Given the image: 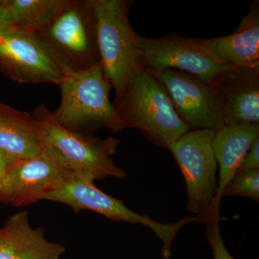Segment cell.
I'll return each mask as SVG.
<instances>
[{
  "label": "cell",
  "instance_id": "6da1fadb",
  "mask_svg": "<svg viewBox=\"0 0 259 259\" xmlns=\"http://www.w3.org/2000/svg\"><path fill=\"white\" fill-rule=\"evenodd\" d=\"M112 105L126 128L139 130L160 147L169 149L191 131L177 115L161 83L142 66L135 70Z\"/></svg>",
  "mask_w": 259,
  "mask_h": 259
},
{
  "label": "cell",
  "instance_id": "7a4b0ae2",
  "mask_svg": "<svg viewBox=\"0 0 259 259\" xmlns=\"http://www.w3.org/2000/svg\"><path fill=\"white\" fill-rule=\"evenodd\" d=\"M34 33L63 74L101 65L93 0H63Z\"/></svg>",
  "mask_w": 259,
  "mask_h": 259
},
{
  "label": "cell",
  "instance_id": "3957f363",
  "mask_svg": "<svg viewBox=\"0 0 259 259\" xmlns=\"http://www.w3.org/2000/svg\"><path fill=\"white\" fill-rule=\"evenodd\" d=\"M32 115L38 125L44 149L75 177L93 182L106 177H125V171L112 158L118 140L101 139L64 128L44 105L37 107Z\"/></svg>",
  "mask_w": 259,
  "mask_h": 259
},
{
  "label": "cell",
  "instance_id": "277c9868",
  "mask_svg": "<svg viewBox=\"0 0 259 259\" xmlns=\"http://www.w3.org/2000/svg\"><path fill=\"white\" fill-rule=\"evenodd\" d=\"M59 87L60 104L51 114L64 128L79 133L98 129L118 132L126 129L110 101L112 88L101 65L63 74Z\"/></svg>",
  "mask_w": 259,
  "mask_h": 259
},
{
  "label": "cell",
  "instance_id": "5b68a950",
  "mask_svg": "<svg viewBox=\"0 0 259 259\" xmlns=\"http://www.w3.org/2000/svg\"><path fill=\"white\" fill-rule=\"evenodd\" d=\"M97 20V40L102 71L118 96L141 66V35L131 26L126 0H93Z\"/></svg>",
  "mask_w": 259,
  "mask_h": 259
},
{
  "label": "cell",
  "instance_id": "8992f818",
  "mask_svg": "<svg viewBox=\"0 0 259 259\" xmlns=\"http://www.w3.org/2000/svg\"><path fill=\"white\" fill-rule=\"evenodd\" d=\"M214 131L192 130L169 148L185 178L188 209L205 226L220 223L215 209L218 163L213 150Z\"/></svg>",
  "mask_w": 259,
  "mask_h": 259
},
{
  "label": "cell",
  "instance_id": "52a82bcc",
  "mask_svg": "<svg viewBox=\"0 0 259 259\" xmlns=\"http://www.w3.org/2000/svg\"><path fill=\"white\" fill-rule=\"evenodd\" d=\"M42 200L64 204L75 212L93 211L111 221L148 227L163 243L161 255L163 259L171 258V243L181 228L190 223L198 222L195 217H185L174 223L157 222L147 215L131 210L122 200L99 190L94 182L77 177L47 194Z\"/></svg>",
  "mask_w": 259,
  "mask_h": 259
},
{
  "label": "cell",
  "instance_id": "ba28073f",
  "mask_svg": "<svg viewBox=\"0 0 259 259\" xmlns=\"http://www.w3.org/2000/svg\"><path fill=\"white\" fill-rule=\"evenodd\" d=\"M0 72L20 83L59 86L63 77L33 32L12 27L0 31Z\"/></svg>",
  "mask_w": 259,
  "mask_h": 259
},
{
  "label": "cell",
  "instance_id": "9c48e42d",
  "mask_svg": "<svg viewBox=\"0 0 259 259\" xmlns=\"http://www.w3.org/2000/svg\"><path fill=\"white\" fill-rule=\"evenodd\" d=\"M166 90L177 115L192 130L216 131L223 127L212 85L177 70H149Z\"/></svg>",
  "mask_w": 259,
  "mask_h": 259
},
{
  "label": "cell",
  "instance_id": "30bf717a",
  "mask_svg": "<svg viewBox=\"0 0 259 259\" xmlns=\"http://www.w3.org/2000/svg\"><path fill=\"white\" fill-rule=\"evenodd\" d=\"M46 150L32 158L18 161L0 180V199L16 207L42 200L75 178Z\"/></svg>",
  "mask_w": 259,
  "mask_h": 259
},
{
  "label": "cell",
  "instance_id": "8fae6325",
  "mask_svg": "<svg viewBox=\"0 0 259 259\" xmlns=\"http://www.w3.org/2000/svg\"><path fill=\"white\" fill-rule=\"evenodd\" d=\"M140 45V65L149 70H177L209 81L227 66L197 47L192 37L177 34L158 38L141 36Z\"/></svg>",
  "mask_w": 259,
  "mask_h": 259
},
{
  "label": "cell",
  "instance_id": "7c38bea8",
  "mask_svg": "<svg viewBox=\"0 0 259 259\" xmlns=\"http://www.w3.org/2000/svg\"><path fill=\"white\" fill-rule=\"evenodd\" d=\"M223 125L259 123V71L227 66L211 81Z\"/></svg>",
  "mask_w": 259,
  "mask_h": 259
},
{
  "label": "cell",
  "instance_id": "4fadbf2b",
  "mask_svg": "<svg viewBox=\"0 0 259 259\" xmlns=\"http://www.w3.org/2000/svg\"><path fill=\"white\" fill-rule=\"evenodd\" d=\"M192 40L220 64L259 71V3L250 5L236 30L226 36Z\"/></svg>",
  "mask_w": 259,
  "mask_h": 259
},
{
  "label": "cell",
  "instance_id": "5bb4252c",
  "mask_svg": "<svg viewBox=\"0 0 259 259\" xmlns=\"http://www.w3.org/2000/svg\"><path fill=\"white\" fill-rule=\"evenodd\" d=\"M65 251L42 228H32L26 211L10 216L0 229V259H60Z\"/></svg>",
  "mask_w": 259,
  "mask_h": 259
},
{
  "label": "cell",
  "instance_id": "9a60e30c",
  "mask_svg": "<svg viewBox=\"0 0 259 259\" xmlns=\"http://www.w3.org/2000/svg\"><path fill=\"white\" fill-rule=\"evenodd\" d=\"M259 139V123H236L224 125L214 133L213 150L220 167L215 209L221 208L223 192L236 175L252 145Z\"/></svg>",
  "mask_w": 259,
  "mask_h": 259
},
{
  "label": "cell",
  "instance_id": "2e32d148",
  "mask_svg": "<svg viewBox=\"0 0 259 259\" xmlns=\"http://www.w3.org/2000/svg\"><path fill=\"white\" fill-rule=\"evenodd\" d=\"M0 148L16 161L41 153L44 145L34 116L0 103Z\"/></svg>",
  "mask_w": 259,
  "mask_h": 259
},
{
  "label": "cell",
  "instance_id": "e0dca14e",
  "mask_svg": "<svg viewBox=\"0 0 259 259\" xmlns=\"http://www.w3.org/2000/svg\"><path fill=\"white\" fill-rule=\"evenodd\" d=\"M62 3L63 0H5L7 28L37 31Z\"/></svg>",
  "mask_w": 259,
  "mask_h": 259
},
{
  "label": "cell",
  "instance_id": "ac0fdd59",
  "mask_svg": "<svg viewBox=\"0 0 259 259\" xmlns=\"http://www.w3.org/2000/svg\"><path fill=\"white\" fill-rule=\"evenodd\" d=\"M223 196H242L259 201V169L237 171Z\"/></svg>",
  "mask_w": 259,
  "mask_h": 259
},
{
  "label": "cell",
  "instance_id": "d6986e66",
  "mask_svg": "<svg viewBox=\"0 0 259 259\" xmlns=\"http://www.w3.org/2000/svg\"><path fill=\"white\" fill-rule=\"evenodd\" d=\"M207 226V237L212 248L214 259H236L226 249L220 231L219 223H209Z\"/></svg>",
  "mask_w": 259,
  "mask_h": 259
},
{
  "label": "cell",
  "instance_id": "ffe728a7",
  "mask_svg": "<svg viewBox=\"0 0 259 259\" xmlns=\"http://www.w3.org/2000/svg\"><path fill=\"white\" fill-rule=\"evenodd\" d=\"M254 169H259V139L252 145L237 171Z\"/></svg>",
  "mask_w": 259,
  "mask_h": 259
},
{
  "label": "cell",
  "instance_id": "44dd1931",
  "mask_svg": "<svg viewBox=\"0 0 259 259\" xmlns=\"http://www.w3.org/2000/svg\"><path fill=\"white\" fill-rule=\"evenodd\" d=\"M18 161L0 148V180Z\"/></svg>",
  "mask_w": 259,
  "mask_h": 259
},
{
  "label": "cell",
  "instance_id": "7402d4cb",
  "mask_svg": "<svg viewBox=\"0 0 259 259\" xmlns=\"http://www.w3.org/2000/svg\"><path fill=\"white\" fill-rule=\"evenodd\" d=\"M6 28V22H5V0H0V31Z\"/></svg>",
  "mask_w": 259,
  "mask_h": 259
}]
</instances>
